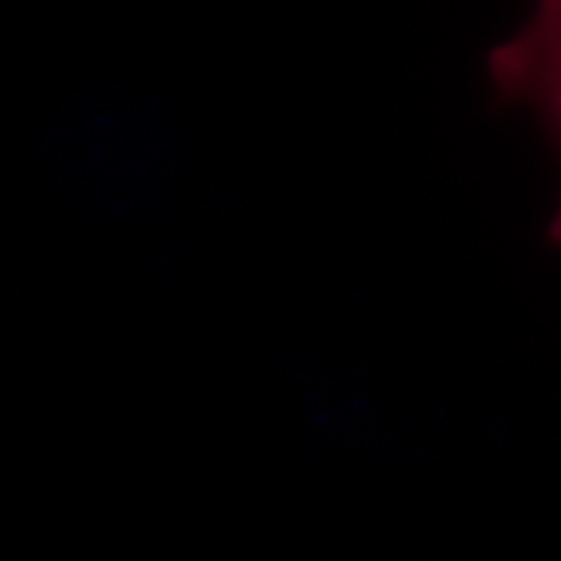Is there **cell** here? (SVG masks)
I'll use <instances>...</instances> for the list:
<instances>
[{
	"label": "cell",
	"instance_id": "1",
	"mask_svg": "<svg viewBox=\"0 0 561 561\" xmlns=\"http://www.w3.org/2000/svg\"><path fill=\"white\" fill-rule=\"evenodd\" d=\"M489 73L502 100L528 104L541 117L561 153V3H541L515 37L494 47ZM549 234L561 244V203Z\"/></svg>",
	"mask_w": 561,
	"mask_h": 561
}]
</instances>
